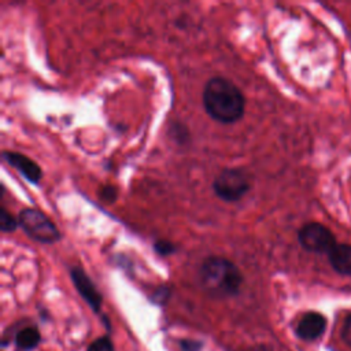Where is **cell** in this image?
<instances>
[{
  "label": "cell",
  "instance_id": "cell-1",
  "mask_svg": "<svg viewBox=\"0 0 351 351\" xmlns=\"http://www.w3.org/2000/svg\"><path fill=\"white\" fill-rule=\"evenodd\" d=\"M202 100L207 115L219 123L230 125L244 115V95L234 82L225 77L208 78L203 88Z\"/></svg>",
  "mask_w": 351,
  "mask_h": 351
},
{
  "label": "cell",
  "instance_id": "cell-2",
  "mask_svg": "<svg viewBox=\"0 0 351 351\" xmlns=\"http://www.w3.org/2000/svg\"><path fill=\"white\" fill-rule=\"evenodd\" d=\"M199 280L208 295L229 298L239 293L243 274L234 262L213 255L203 259L199 267Z\"/></svg>",
  "mask_w": 351,
  "mask_h": 351
},
{
  "label": "cell",
  "instance_id": "cell-3",
  "mask_svg": "<svg viewBox=\"0 0 351 351\" xmlns=\"http://www.w3.org/2000/svg\"><path fill=\"white\" fill-rule=\"evenodd\" d=\"M18 222L22 230L34 241L53 244L60 240V232L53 221L43 211L26 207L19 211Z\"/></svg>",
  "mask_w": 351,
  "mask_h": 351
},
{
  "label": "cell",
  "instance_id": "cell-4",
  "mask_svg": "<svg viewBox=\"0 0 351 351\" xmlns=\"http://www.w3.org/2000/svg\"><path fill=\"white\" fill-rule=\"evenodd\" d=\"M250 189L251 181L248 174L237 167L223 169L213 181V191L217 197L228 203L241 200Z\"/></svg>",
  "mask_w": 351,
  "mask_h": 351
},
{
  "label": "cell",
  "instance_id": "cell-5",
  "mask_svg": "<svg viewBox=\"0 0 351 351\" xmlns=\"http://www.w3.org/2000/svg\"><path fill=\"white\" fill-rule=\"evenodd\" d=\"M298 241L303 250L313 254H329V251L337 244L333 232L319 223L307 222L298 230Z\"/></svg>",
  "mask_w": 351,
  "mask_h": 351
},
{
  "label": "cell",
  "instance_id": "cell-6",
  "mask_svg": "<svg viewBox=\"0 0 351 351\" xmlns=\"http://www.w3.org/2000/svg\"><path fill=\"white\" fill-rule=\"evenodd\" d=\"M70 277L75 289L81 295V298L89 304V307L96 314H99L101 308L103 298H101V293L97 291L96 285L93 284V281L90 280V277L80 266H74L70 269Z\"/></svg>",
  "mask_w": 351,
  "mask_h": 351
},
{
  "label": "cell",
  "instance_id": "cell-7",
  "mask_svg": "<svg viewBox=\"0 0 351 351\" xmlns=\"http://www.w3.org/2000/svg\"><path fill=\"white\" fill-rule=\"evenodd\" d=\"M3 159L16 169L27 181L33 184H38L41 177H43V170L41 167L29 156L15 152V151H3Z\"/></svg>",
  "mask_w": 351,
  "mask_h": 351
},
{
  "label": "cell",
  "instance_id": "cell-8",
  "mask_svg": "<svg viewBox=\"0 0 351 351\" xmlns=\"http://www.w3.org/2000/svg\"><path fill=\"white\" fill-rule=\"evenodd\" d=\"M326 329V318L317 311H308L306 313L298 326H296V335L303 340H315L318 339Z\"/></svg>",
  "mask_w": 351,
  "mask_h": 351
},
{
  "label": "cell",
  "instance_id": "cell-9",
  "mask_svg": "<svg viewBox=\"0 0 351 351\" xmlns=\"http://www.w3.org/2000/svg\"><path fill=\"white\" fill-rule=\"evenodd\" d=\"M332 269L341 276H351V244L337 243L328 254Z\"/></svg>",
  "mask_w": 351,
  "mask_h": 351
},
{
  "label": "cell",
  "instance_id": "cell-10",
  "mask_svg": "<svg viewBox=\"0 0 351 351\" xmlns=\"http://www.w3.org/2000/svg\"><path fill=\"white\" fill-rule=\"evenodd\" d=\"M41 340L40 332L36 326H25L15 335V344L23 351H30L38 346Z\"/></svg>",
  "mask_w": 351,
  "mask_h": 351
},
{
  "label": "cell",
  "instance_id": "cell-11",
  "mask_svg": "<svg viewBox=\"0 0 351 351\" xmlns=\"http://www.w3.org/2000/svg\"><path fill=\"white\" fill-rule=\"evenodd\" d=\"M19 226L18 218H15L5 207H0V229L4 233L14 232Z\"/></svg>",
  "mask_w": 351,
  "mask_h": 351
},
{
  "label": "cell",
  "instance_id": "cell-12",
  "mask_svg": "<svg viewBox=\"0 0 351 351\" xmlns=\"http://www.w3.org/2000/svg\"><path fill=\"white\" fill-rule=\"evenodd\" d=\"M154 250L160 256H169V255H173L176 252L177 247H176V244H173L169 240H156L154 243Z\"/></svg>",
  "mask_w": 351,
  "mask_h": 351
},
{
  "label": "cell",
  "instance_id": "cell-13",
  "mask_svg": "<svg viewBox=\"0 0 351 351\" xmlns=\"http://www.w3.org/2000/svg\"><path fill=\"white\" fill-rule=\"evenodd\" d=\"M86 351H114V346L108 336H103L93 340Z\"/></svg>",
  "mask_w": 351,
  "mask_h": 351
},
{
  "label": "cell",
  "instance_id": "cell-14",
  "mask_svg": "<svg viewBox=\"0 0 351 351\" xmlns=\"http://www.w3.org/2000/svg\"><path fill=\"white\" fill-rule=\"evenodd\" d=\"M169 296H170V288L166 287V285H162V287H159V288L154 292L152 300H154L155 303H158V304H163V303H166V300L169 299Z\"/></svg>",
  "mask_w": 351,
  "mask_h": 351
},
{
  "label": "cell",
  "instance_id": "cell-15",
  "mask_svg": "<svg viewBox=\"0 0 351 351\" xmlns=\"http://www.w3.org/2000/svg\"><path fill=\"white\" fill-rule=\"evenodd\" d=\"M117 195H118V191L112 185H107V186L101 188V191H100V196L106 202H114L117 199Z\"/></svg>",
  "mask_w": 351,
  "mask_h": 351
},
{
  "label": "cell",
  "instance_id": "cell-16",
  "mask_svg": "<svg viewBox=\"0 0 351 351\" xmlns=\"http://www.w3.org/2000/svg\"><path fill=\"white\" fill-rule=\"evenodd\" d=\"M181 348L184 351H200L202 343H199L196 340H182L181 341Z\"/></svg>",
  "mask_w": 351,
  "mask_h": 351
},
{
  "label": "cell",
  "instance_id": "cell-17",
  "mask_svg": "<svg viewBox=\"0 0 351 351\" xmlns=\"http://www.w3.org/2000/svg\"><path fill=\"white\" fill-rule=\"evenodd\" d=\"M343 339L351 346V314L347 315L343 326Z\"/></svg>",
  "mask_w": 351,
  "mask_h": 351
}]
</instances>
